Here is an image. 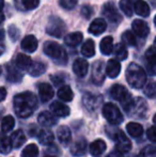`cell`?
Instances as JSON below:
<instances>
[{
	"mask_svg": "<svg viewBox=\"0 0 156 157\" xmlns=\"http://www.w3.org/2000/svg\"><path fill=\"white\" fill-rule=\"evenodd\" d=\"M14 111L19 118H29L38 108V99L32 92H23L15 95L14 101Z\"/></svg>",
	"mask_w": 156,
	"mask_h": 157,
	"instance_id": "1",
	"label": "cell"
},
{
	"mask_svg": "<svg viewBox=\"0 0 156 157\" xmlns=\"http://www.w3.org/2000/svg\"><path fill=\"white\" fill-rule=\"evenodd\" d=\"M126 80L134 89H140L146 81V74L144 70L137 63H131L126 68Z\"/></svg>",
	"mask_w": 156,
	"mask_h": 157,
	"instance_id": "2",
	"label": "cell"
},
{
	"mask_svg": "<svg viewBox=\"0 0 156 157\" xmlns=\"http://www.w3.org/2000/svg\"><path fill=\"white\" fill-rule=\"evenodd\" d=\"M110 95L112 98L117 99L122 104L123 108L125 109V111L131 112V108L134 106V99L131 97V95L129 94V92L127 91V89L125 87L121 85H115L111 87L110 89Z\"/></svg>",
	"mask_w": 156,
	"mask_h": 157,
	"instance_id": "3",
	"label": "cell"
},
{
	"mask_svg": "<svg viewBox=\"0 0 156 157\" xmlns=\"http://www.w3.org/2000/svg\"><path fill=\"white\" fill-rule=\"evenodd\" d=\"M44 52L47 55L49 58L58 61L59 63H65L67 62V52L62 48L60 44L54 41H47L44 44Z\"/></svg>",
	"mask_w": 156,
	"mask_h": 157,
	"instance_id": "4",
	"label": "cell"
},
{
	"mask_svg": "<svg viewBox=\"0 0 156 157\" xmlns=\"http://www.w3.org/2000/svg\"><path fill=\"white\" fill-rule=\"evenodd\" d=\"M103 116L110 124L117 125L123 121V116L118 106L112 103H107L103 107Z\"/></svg>",
	"mask_w": 156,
	"mask_h": 157,
	"instance_id": "5",
	"label": "cell"
},
{
	"mask_svg": "<svg viewBox=\"0 0 156 157\" xmlns=\"http://www.w3.org/2000/svg\"><path fill=\"white\" fill-rule=\"evenodd\" d=\"M65 30H67V27H65L64 21H61L59 17H50L47 27H46V32L48 34L56 37H61Z\"/></svg>",
	"mask_w": 156,
	"mask_h": 157,
	"instance_id": "6",
	"label": "cell"
},
{
	"mask_svg": "<svg viewBox=\"0 0 156 157\" xmlns=\"http://www.w3.org/2000/svg\"><path fill=\"white\" fill-rule=\"evenodd\" d=\"M113 140H116V147H117V151L120 153H127L131 150V142L126 135L120 129L116 132V136L113 137Z\"/></svg>",
	"mask_w": 156,
	"mask_h": 157,
	"instance_id": "7",
	"label": "cell"
},
{
	"mask_svg": "<svg viewBox=\"0 0 156 157\" xmlns=\"http://www.w3.org/2000/svg\"><path fill=\"white\" fill-rule=\"evenodd\" d=\"M106 77V65L102 61H96L92 66V80L95 85H102Z\"/></svg>",
	"mask_w": 156,
	"mask_h": 157,
	"instance_id": "8",
	"label": "cell"
},
{
	"mask_svg": "<svg viewBox=\"0 0 156 157\" xmlns=\"http://www.w3.org/2000/svg\"><path fill=\"white\" fill-rule=\"evenodd\" d=\"M146 70L151 76L156 75V50L153 47H150L146 52Z\"/></svg>",
	"mask_w": 156,
	"mask_h": 157,
	"instance_id": "9",
	"label": "cell"
},
{
	"mask_svg": "<svg viewBox=\"0 0 156 157\" xmlns=\"http://www.w3.org/2000/svg\"><path fill=\"white\" fill-rule=\"evenodd\" d=\"M102 103V97L100 95H94V94H85L83 96V105L90 111H94L97 109L100 104Z\"/></svg>",
	"mask_w": 156,
	"mask_h": 157,
	"instance_id": "10",
	"label": "cell"
},
{
	"mask_svg": "<svg viewBox=\"0 0 156 157\" xmlns=\"http://www.w3.org/2000/svg\"><path fill=\"white\" fill-rule=\"evenodd\" d=\"M50 111L55 117H60V118H64V117L70 116V108L67 105L60 101H54L50 105Z\"/></svg>",
	"mask_w": 156,
	"mask_h": 157,
	"instance_id": "11",
	"label": "cell"
},
{
	"mask_svg": "<svg viewBox=\"0 0 156 157\" xmlns=\"http://www.w3.org/2000/svg\"><path fill=\"white\" fill-rule=\"evenodd\" d=\"M131 28H133V31L140 37L148 36L149 32H150L149 26L146 25V21H141V19H135L131 24Z\"/></svg>",
	"mask_w": 156,
	"mask_h": 157,
	"instance_id": "12",
	"label": "cell"
},
{
	"mask_svg": "<svg viewBox=\"0 0 156 157\" xmlns=\"http://www.w3.org/2000/svg\"><path fill=\"white\" fill-rule=\"evenodd\" d=\"M38 40L34 35H27L23 39L21 43V46L25 52H34L36 49H38Z\"/></svg>",
	"mask_w": 156,
	"mask_h": 157,
	"instance_id": "13",
	"label": "cell"
},
{
	"mask_svg": "<svg viewBox=\"0 0 156 157\" xmlns=\"http://www.w3.org/2000/svg\"><path fill=\"white\" fill-rule=\"evenodd\" d=\"M107 29V24L104 18H96L91 23L89 27V32L93 35H100Z\"/></svg>",
	"mask_w": 156,
	"mask_h": 157,
	"instance_id": "14",
	"label": "cell"
},
{
	"mask_svg": "<svg viewBox=\"0 0 156 157\" xmlns=\"http://www.w3.org/2000/svg\"><path fill=\"white\" fill-rule=\"evenodd\" d=\"M39 95L40 98L43 103H46V101H50L54 96V89L52 87L49 85V83H40L39 86Z\"/></svg>",
	"mask_w": 156,
	"mask_h": 157,
	"instance_id": "15",
	"label": "cell"
},
{
	"mask_svg": "<svg viewBox=\"0 0 156 157\" xmlns=\"http://www.w3.org/2000/svg\"><path fill=\"white\" fill-rule=\"evenodd\" d=\"M89 70V63L85 59H76L73 63V71L78 77H85Z\"/></svg>",
	"mask_w": 156,
	"mask_h": 157,
	"instance_id": "16",
	"label": "cell"
},
{
	"mask_svg": "<svg viewBox=\"0 0 156 157\" xmlns=\"http://www.w3.org/2000/svg\"><path fill=\"white\" fill-rule=\"evenodd\" d=\"M121 72V64L117 59H110L106 64V75L110 78H116Z\"/></svg>",
	"mask_w": 156,
	"mask_h": 157,
	"instance_id": "17",
	"label": "cell"
},
{
	"mask_svg": "<svg viewBox=\"0 0 156 157\" xmlns=\"http://www.w3.org/2000/svg\"><path fill=\"white\" fill-rule=\"evenodd\" d=\"M38 121L41 125L45 126V127H51L57 123V119L51 112L49 111H43L39 114Z\"/></svg>",
	"mask_w": 156,
	"mask_h": 157,
	"instance_id": "18",
	"label": "cell"
},
{
	"mask_svg": "<svg viewBox=\"0 0 156 157\" xmlns=\"http://www.w3.org/2000/svg\"><path fill=\"white\" fill-rule=\"evenodd\" d=\"M103 14L106 15L111 21H115V23H118L121 19L117 9L115 8V4L112 2H108V3L105 4L104 8H103Z\"/></svg>",
	"mask_w": 156,
	"mask_h": 157,
	"instance_id": "19",
	"label": "cell"
},
{
	"mask_svg": "<svg viewBox=\"0 0 156 157\" xmlns=\"http://www.w3.org/2000/svg\"><path fill=\"white\" fill-rule=\"evenodd\" d=\"M57 138L59 139L60 143H62L63 145H67L72 140V134L71 130L67 126H60L57 129Z\"/></svg>",
	"mask_w": 156,
	"mask_h": 157,
	"instance_id": "20",
	"label": "cell"
},
{
	"mask_svg": "<svg viewBox=\"0 0 156 157\" xmlns=\"http://www.w3.org/2000/svg\"><path fill=\"white\" fill-rule=\"evenodd\" d=\"M32 64V60L29 56L25 54H18L15 59V65L18 70H26L28 71Z\"/></svg>",
	"mask_w": 156,
	"mask_h": 157,
	"instance_id": "21",
	"label": "cell"
},
{
	"mask_svg": "<svg viewBox=\"0 0 156 157\" xmlns=\"http://www.w3.org/2000/svg\"><path fill=\"white\" fill-rule=\"evenodd\" d=\"M134 12L142 17H146L150 15V6L144 0H137L134 4Z\"/></svg>",
	"mask_w": 156,
	"mask_h": 157,
	"instance_id": "22",
	"label": "cell"
},
{
	"mask_svg": "<svg viewBox=\"0 0 156 157\" xmlns=\"http://www.w3.org/2000/svg\"><path fill=\"white\" fill-rule=\"evenodd\" d=\"M10 140H11V143H12V147L18 149V147H21V145L25 143L26 136H25V134H24L23 130L18 129V130H15V132L11 135Z\"/></svg>",
	"mask_w": 156,
	"mask_h": 157,
	"instance_id": "23",
	"label": "cell"
},
{
	"mask_svg": "<svg viewBox=\"0 0 156 157\" xmlns=\"http://www.w3.org/2000/svg\"><path fill=\"white\" fill-rule=\"evenodd\" d=\"M90 153L93 156H100L106 150V143L102 139H97V140L93 141V142L90 144Z\"/></svg>",
	"mask_w": 156,
	"mask_h": 157,
	"instance_id": "24",
	"label": "cell"
},
{
	"mask_svg": "<svg viewBox=\"0 0 156 157\" xmlns=\"http://www.w3.org/2000/svg\"><path fill=\"white\" fill-rule=\"evenodd\" d=\"M101 52L105 56H109L113 52V39L112 36H105L100 43Z\"/></svg>",
	"mask_w": 156,
	"mask_h": 157,
	"instance_id": "25",
	"label": "cell"
},
{
	"mask_svg": "<svg viewBox=\"0 0 156 157\" xmlns=\"http://www.w3.org/2000/svg\"><path fill=\"white\" fill-rule=\"evenodd\" d=\"M83 39V35L81 32H73L70 33V34L65 35L64 42L67 46H71V47H76L79 44L81 43Z\"/></svg>",
	"mask_w": 156,
	"mask_h": 157,
	"instance_id": "26",
	"label": "cell"
},
{
	"mask_svg": "<svg viewBox=\"0 0 156 157\" xmlns=\"http://www.w3.org/2000/svg\"><path fill=\"white\" fill-rule=\"evenodd\" d=\"M87 149H88L87 141L85 139H79L78 141H76L73 144V147L71 149V153L74 156H81L87 152Z\"/></svg>",
	"mask_w": 156,
	"mask_h": 157,
	"instance_id": "27",
	"label": "cell"
},
{
	"mask_svg": "<svg viewBox=\"0 0 156 157\" xmlns=\"http://www.w3.org/2000/svg\"><path fill=\"white\" fill-rule=\"evenodd\" d=\"M39 141L43 145H50L52 144L55 140V136L50 130L48 129H41L39 132Z\"/></svg>",
	"mask_w": 156,
	"mask_h": 157,
	"instance_id": "28",
	"label": "cell"
},
{
	"mask_svg": "<svg viewBox=\"0 0 156 157\" xmlns=\"http://www.w3.org/2000/svg\"><path fill=\"white\" fill-rule=\"evenodd\" d=\"M126 130L129 134V136H131L133 138H139L143 134V127L136 122H129L126 125Z\"/></svg>",
	"mask_w": 156,
	"mask_h": 157,
	"instance_id": "29",
	"label": "cell"
},
{
	"mask_svg": "<svg viewBox=\"0 0 156 157\" xmlns=\"http://www.w3.org/2000/svg\"><path fill=\"white\" fill-rule=\"evenodd\" d=\"M134 114L137 117H143V114L146 113V103L144 99L142 98H137L135 101H134V106L131 108Z\"/></svg>",
	"mask_w": 156,
	"mask_h": 157,
	"instance_id": "30",
	"label": "cell"
},
{
	"mask_svg": "<svg viewBox=\"0 0 156 157\" xmlns=\"http://www.w3.org/2000/svg\"><path fill=\"white\" fill-rule=\"evenodd\" d=\"M81 54L87 58H91L95 55V45H94L93 40L89 39L82 44L81 46Z\"/></svg>",
	"mask_w": 156,
	"mask_h": 157,
	"instance_id": "31",
	"label": "cell"
},
{
	"mask_svg": "<svg viewBox=\"0 0 156 157\" xmlns=\"http://www.w3.org/2000/svg\"><path fill=\"white\" fill-rule=\"evenodd\" d=\"M46 71V65L43 62H40V61H36V62H32L31 66L28 70V73H29L31 76L33 77H38L41 76L42 74H44Z\"/></svg>",
	"mask_w": 156,
	"mask_h": 157,
	"instance_id": "32",
	"label": "cell"
},
{
	"mask_svg": "<svg viewBox=\"0 0 156 157\" xmlns=\"http://www.w3.org/2000/svg\"><path fill=\"white\" fill-rule=\"evenodd\" d=\"M58 97L63 101H71L74 98V93L70 86H62L58 90Z\"/></svg>",
	"mask_w": 156,
	"mask_h": 157,
	"instance_id": "33",
	"label": "cell"
},
{
	"mask_svg": "<svg viewBox=\"0 0 156 157\" xmlns=\"http://www.w3.org/2000/svg\"><path fill=\"white\" fill-rule=\"evenodd\" d=\"M40 0H17V6L19 9L25 11L34 10L39 6Z\"/></svg>",
	"mask_w": 156,
	"mask_h": 157,
	"instance_id": "34",
	"label": "cell"
},
{
	"mask_svg": "<svg viewBox=\"0 0 156 157\" xmlns=\"http://www.w3.org/2000/svg\"><path fill=\"white\" fill-rule=\"evenodd\" d=\"M12 150V143L8 136L0 134V153L9 154Z\"/></svg>",
	"mask_w": 156,
	"mask_h": 157,
	"instance_id": "35",
	"label": "cell"
},
{
	"mask_svg": "<svg viewBox=\"0 0 156 157\" xmlns=\"http://www.w3.org/2000/svg\"><path fill=\"white\" fill-rule=\"evenodd\" d=\"M15 126V120L12 116H6L2 119L1 121V130L2 132H9L14 128Z\"/></svg>",
	"mask_w": 156,
	"mask_h": 157,
	"instance_id": "36",
	"label": "cell"
},
{
	"mask_svg": "<svg viewBox=\"0 0 156 157\" xmlns=\"http://www.w3.org/2000/svg\"><path fill=\"white\" fill-rule=\"evenodd\" d=\"M134 0H121L120 1V8L123 11L126 16H131L134 13Z\"/></svg>",
	"mask_w": 156,
	"mask_h": 157,
	"instance_id": "37",
	"label": "cell"
},
{
	"mask_svg": "<svg viewBox=\"0 0 156 157\" xmlns=\"http://www.w3.org/2000/svg\"><path fill=\"white\" fill-rule=\"evenodd\" d=\"M113 49H115V55L116 58L120 61L126 60L127 56H128V52H127V49L122 43H119L117 45L113 46Z\"/></svg>",
	"mask_w": 156,
	"mask_h": 157,
	"instance_id": "38",
	"label": "cell"
},
{
	"mask_svg": "<svg viewBox=\"0 0 156 157\" xmlns=\"http://www.w3.org/2000/svg\"><path fill=\"white\" fill-rule=\"evenodd\" d=\"M23 78V75L21 74V72L18 71V68L16 66H9L8 67V79L13 82H17L21 81Z\"/></svg>",
	"mask_w": 156,
	"mask_h": 157,
	"instance_id": "39",
	"label": "cell"
},
{
	"mask_svg": "<svg viewBox=\"0 0 156 157\" xmlns=\"http://www.w3.org/2000/svg\"><path fill=\"white\" fill-rule=\"evenodd\" d=\"M39 156V147L36 144L31 143L28 144L21 152V157H38Z\"/></svg>",
	"mask_w": 156,
	"mask_h": 157,
	"instance_id": "40",
	"label": "cell"
},
{
	"mask_svg": "<svg viewBox=\"0 0 156 157\" xmlns=\"http://www.w3.org/2000/svg\"><path fill=\"white\" fill-rule=\"evenodd\" d=\"M122 41L124 42L126 45L128 46H135L137 41H136V36L131 30H127L122 34Z\"/></svg>",
	"mask_w": 156,
	"mask_h": 157,
	"instance_id": "41",
	"label": "cell"
},
{
	"mask_svg": "<svg viewBox=\"0 0 156 157\" xmlns=\"http://www.w3.org/2000/svg\"><path fill=\"white\" fill-rule=\"evenodd\" d=\"M139 157H156V147L148 145L139 154Z\"/></svg>",
	"mask_w": 156,
	"mask_h": 157,
	"instance_id": "42",
	"label": "cell"
},
{
	"mask_svg": "<svg viewBox=\"0 0 156 157\" xmlns=\"http://www.w3.org/2000/svg\"><path fill=\"white\" fill-rule=\"evenodd\" d=\"M144 94L149 97H154L156 96V82H149L148 85L144 87V90H143Z\"/></svg>",
	"mask_w": 156,
	"mask_h": 157,
	"instance_id": "43",
	"label": "cell"
},
{
	"mask_svg": "<svg viewBox=\"0 0 156 157\" xmlns=\"http://www.w3.org/2000/svg\"><path fill=\"white\" fill-rule=\"evenodd\" d=\"M60 6L65 10H72L76 6L77 4V0H60L59 1Z\"/></svg>",
	"mask_w": 156,
	"mask_h": 157,
	"instance_id": "44",
	"label": "cell"
},
{
	"mask_svg": "<svg viewBox=\"0 0 156 157\" xmlns=\"http://www.w3.org/2000/svg\"><path fill=\"white\" fill-rule=\"evenodd\" d=\"M146 136H148L149 140L152 142H156V126H152L148 129L146 132Z\"/></svg>",
	"mask_w": 156,
	"mask_h": 157,
	"instance_id": "45",
	"label": "cell"
},
{
	"mask_svg": "<svg viewBox=\"0 0 156 157\" xmlns=\"http://www.w3.org/2000/svg\"><path fill=\"white\" fill-rule=\"evenodd\" d=\"M51 80L52 82L55 83V86H60L64 82V79L61 75H55V76H51Z\"/></svg>",
	"mask_w": 156,
	"mask_h": 157,
	"instance_id": "46",
	"label": "cell"
},
{
	"mask_svg": "<svg viewBox=\"0 0 156 157\" xmlns=\"http://www.w3.org/2000/svg\"><path fill=\"white\" fill-rule=\"evenodd\" d=\"M6 97V90L3 87H0V101H4Z\"/></svg>",
	"mask_w": 156,
	"mask_h": 157,
	"instance_id": "47",
	"label": "cell"
},
{
	"mask_svg": "<svg viewBox=\"0 0 156 157\" xmlns=\"http://www.w3.org/2000/svg\"><path fill=\"white\" fill-rule=\"evenodd\" d=\"M106 157H124V156L119 151H113V152H111V153H109Z\"/></svg>",
	"mask_w": 156,
	"mask_h": 157,
	"instance_id": "48",
	"label": "cell"
},
{
	"mask_svg": "<svg viewBox=\"0 0 156 157\" xmlns=\"http://www.w3.org/2000/svg\"><path fill=\"white\" fill-rule=\"evenodd\" d=\"M4 39V32H3V29L0 28V43L2 42V40Z\"/></svg>",
	"mask_w": 156,
	"mask_h": 157,
	"instance_id": "49",
	"label": "cell"
},
{
	"mask_svg": "<svg viewBox=\"0 0 156 157\" xmlns=\"http://www.w3.org/2000/svg\"><path fill=\"white\" fill-rule=\"evenodd\" d=\"M4 6V0H0V13L2 12V9Z\"/></svg>",
	"mask_w": 156,
	"mask_h": 157,
	"instance_id": "50",
	"label": "cell"
},
{
	"mask_svg": "<svg viewBox=\"0 0 156 157\" xmlns=\"http://www.w3.org/2000/svg\"><path fill=\"white\" fill-rule=\"evenodd\" d=\"M3 52H4V46L2 43H0V55L3 54Z\"/></svg>",
	"mask_w": 156,
	"mask_h": 157,
	"instance_id": "51",
	"label": "cell"
},
{
	"mask_svg": "<svg viewBox=\"0 0 156 157\" xmlns=\"http://www.w3.org/2000/svg\"><path fill=\"white\" fill-rule=\"evenodd\" d=\"M4 21V16H3V14L2 13H0V23H2V21Z\"/></svg>",
	"mask_w": 156,
	"mask_h": 157,
	"instance_id": "52",
	"label": "cell"
},
{
	"mask_svg": "<svg viewBox=\"0 0 156 157\" xmlns=\"http://www.w3.org/2000/svg\"><path fill=\"white\" fill-rule=\"evenodd\" d=\"M152 47L156 50V37H155V40H154V43H153V46H152Z\"/></svg>",
	"mask_w": 156,
	"mask_h": 157,
	"instance_id": "53",
	"label": "cell"
},
{
	"mask_svg": "<svg viewBox=\"0 0 156 157\" xmlns=\"http://www.w3.org/2000/svg\"><path fill=\"white\" fill-rule=\"evenodd\" d=\"M153 122H154L155 124H156V113H155V116L153 117Z\"/></svg>",
	"mask_w": 156,
	"mask_h": 157,
	"instance_id": "54",
	"label": "cell"
},
{
	"mask_svg": "<svg viewBox=\"0 0 156 157\" xmlns=\"http://www.w3.org/2000/svg\"><path fill=\"white\" fill-rule=\"evenodd\" d=\"M152 3L154 4V6H156V0H152Z\"/></svg>",
	"mask_w": 156,
	"mask_h": 157,
	"instance_id": "55",
	"label": "cell"
},
{
	"mask_svg": "<svg viewBox=\"0 0 156 157\" xmlns=\"http://www.w3.org/2000/svg\"><path fill=\"white\" fill-rule=\"evenodd\" d=\"M154 24H155V27H156V15H155V17H154Z\"/></svg>",
	"mask_w": 156,
	"mask_h": 157,
	"instance_id": "56",
	"label": "cell"
},
{
	"mask_svg": "<svg viewBox=\"0 0 156 157\" xmlns=\"http://www.w3.org/2000/svg\"><path fill=\"white\" fill-rule=\"evenodd\" d=\"M46 157H56V156H46Z\"/></svg>",
	"mask_w": 156,
	"mask_h": 157,
	"instance_id": "57",
	"label": "cell"
},
{
	"mask_svg": "<svg viewBox=\"0 0 156 157\" xmlns=\"http://www.w3.org/2000/svg\"><path fill=\"white\" fill-rule=\"evenodd\" d=\"M0 74H1V67H0Z\"/></svg>",
	"mask_w": 156,
	"mask_h": 157,
	"instance_id": "58",
	"label": "cell"
},
{
	"mask_svg": "<svg viewBox=\"0 0 156 157\" xmlns=\"http://www.w3.org/2000/svg\"><path fill=\"white\" fill-rule=\"evenodd\" d=\"M0 112H1V110H0ZM0 116H1V113H0Z\"/></svg>",
	"mask_w": 156,
	"mask_h": 157,
	"instance_id": "59",
	"label": "cell"
}]
</instances>
